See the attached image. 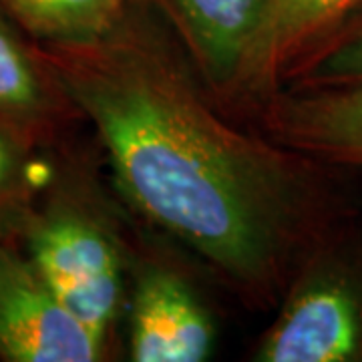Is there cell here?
I'll list each match as a JSON object with an SVG mask.
<instances>
[{
    "mask_svg": "<svg viewBox=\"0 0 362 362\" xmlns=\"http://www.w3.org/2000/svg\"><path fill=\"white\" fill-rule=\"evenodd\" d=\"M288 81L302 87L362 83V11L314 49Z\"/></svg>",
    "mask_w": 362,
    "mask_h": 362,
    "instance_id": "12",
    "label": "cell"
},
{
    "mask_svg": "<svg viewBox=\"0 0 362 362\" xmlns=\"http://www.w3.org/2000/svg\"><path fill=\"white\" fill-rule=\"evenodd\" d=\"M71 109L39 45L0 13V127L42 147Z\"/></svg>",
    "mask_w": 362,
    "mask_h": 362,
    "instance_id": "9",
    "label": "cell"
},
{
    "mask_svg": "<svg viewBox=\"0 0 362 362\" xmlns=\"http://www.w3.org/2000/svg\"><path fill=\"white\" fill-rule=\"evenodd\" d=\"M0 13L42 47H71L109 35L127 0H0Z\"/></svg>",
    "mask_w": 362,
    "mask_h": 362,
    "instance_id": "10",
    "label": "cell"
},
{
    "mask_svg": "<svg viewBox=\"0 0 362 362\" xmlns=\"http://www.w3.org/2000/svg\"><path fill=\"white\" fill-rule=\"evenodd\" d=\"M362 11V0H268L235 89L270 97L314 49Z\"/></svg>",
    "mask_w": 362,
    "mask_h": 362,
    "instance_id": "7",
    "label": "cell"
},
{
    "mask_svg": "<svg viewBox=\"0 0 362 362\" xmlns=\"http://www.w3.org/2000/svg\"><path fill=\"white\" fill-rule=\"evenodd\" d=\"M256 361H362V242L322 233L262 338Z\"/></svg>",
    "mask_w": 362,
    "mask_h": 362,
    "instance_id": "3",
    "label": "cell"
},
{
    "mask_svg": "<svg viewBox=\"0 0 362 362\" xmlns=\"http://www.w3.org/2000/svg\"><path fill=\"white\" fill-rule=\"evenodd\" d=\"M21 242L66 308L105 342L123 294L121 254L107 223L73 183L52 181Z\"/></svg>",
    "mask_w": 362,
    "mask_h": 362,
    "instance_id": "2",
    "label": "cell"
},
{
    "mask_svg": "<svg viewBox=\"0 0 362 362\" xmlns=\"http://www.w3.org/2000/svg\"><path fill=\"white\" fill-rule=\"evenodd\" d=\"M37 147L0 127V240H21L47 177Z\"/></svg>",
    "mask_w": 362,
    "mask_h": 362,
    "instance_id": "11",
    "label": "cell"
},
{
    "mask_svg": "<svg viewBox=\"0 0 362 362\" xmlns=\"http://www.w3.org/2000/svg\"><path fill=\"white\" fill-rule=\"evenodd\" d=\"M211 89H235L268 0H156Z\"/></svg>",
    "mask_w": 362,
    "mask_h": 362,
    "instance_id": "8",
    "label": "cell"
},
{
    "mask_svg": "<svg viewBox=\"0 0 362 362\" xmlns=\"http://www.w3.org/2000/svg\"><path fill=\"white\" fill-rule=\"evenodd\" d=\"M39 47L123 194L233 284L276 286L322 238V165L230 127L175 52L127 14L99 40Z\"/></svg>",
    "mask_w": 362,
    "mask_h": 362,
    "instance_id": "1",
    "label": "cell"
},
{
    "mask_svg": "<svg viewBox=\"0 0 362 362\" xmlns=\"http://www.w3.org/2000/svg\"><path fill=\"white\" fill-rule=\"evenodd\" d=\"M270 97L266 123L274 143L362 177V83L292 85Z\"/></svg>",
    "mask_w": 362,
    "mask_h": 362,
    "instance_id": "5",
    "label": "cell"
},
{
    "mask_svg": "<svg viewBox=\"0 0 362 362\" xmlns=\"http://www.w3.org/2000/svg\"><path fill=\"white\" fill-rule=\"evenodd\" d=\"M103 340L57 296L14 240H0V361L93 362Z\"/></svg>",
    "mask_w": 362,
    "mask_h": 362,
    "instance_id": "4",
    "label": "cell"
},
{
    "mask_svg": "<svg viewBox=\"0 0 362 362\" xmlns=\"http://www.w3.org/2000/svg\"><path fill=\"white\" fill-rule=\"evenodd\" d=\"M214 344V322L187 282L161 266L143 268L131 298V361L202 362Z\"/></svg>",
    "mask_w": 362,
    "mask_h": 362,
    "instance_id": "6",
    "label": "cell"
}]
</instances>
